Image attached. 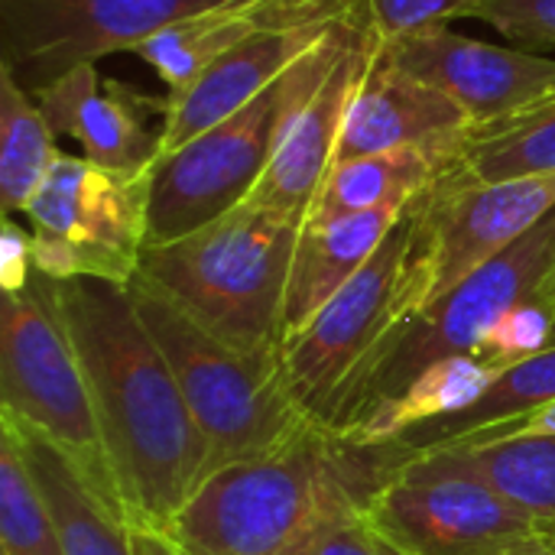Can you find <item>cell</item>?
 <instances>
[{
    "instance_id": "obj_4",
    "label": "cell",
    "mask_w": 555,
    "mask_h": 555,
    "mask_svg": "<svg viewBox=\"0 0 555 555\" xmlns=\"http://www.w3.org/2000/svg\"><path fill=\"white\" fill-rule=\"evenodd\" d=\"M364 20L367 3L341 20L250 104L153 163L146 247L182 241L250 198L296 111L315 94Z\"/></svg>"
},
{
    "instance_id": "obj_13",
    "label": "cell",
    "mask_w": 555,
    "mask_h": 555,
    "mask_svg": "<svg viewBox=\"0 0 555 555\" xmlns=\"http://www.w3.org/2000/svg\"><path fill=\"white\" fill-rule=\"evenodd\" d=\"M380 46L403 72L452 98L472 130L511 120L555 94V59L546 52L504 49L449 26L380 39Z\"/></svg>"
},
{
    "instance_id": "obj_19",
    "label": "cell",
    "mask_w": 555,
    "mask_h": 555,
    "mask_svg": "<svg viewBox=\"0 0 555 555\" xmlns=\"http://www.w3.org/2000/svg\"><path fill=\"white\" fill-rule=\"evenodd\" d=\"M0 429L16 442L23 465L46 498L65 555H137L130 524L88 488L78 465L55 442L10 416H0Z\"/></svg>"
},
{
    "instance_id": "obj_11",
    "label": "cell",
    "mask_w": 555,
    "mask_h": 555,
    "mask_svg": "<svg viewBox=\"0 0 555 555\" xmlns=\"http://www.w3.org/2000/svg\"><path fill=\"white\" fill-rule=\"evenodd\" d=\"M553 208L555 176L485 182L462 156L452 159L406 208L429 302L517 244Z\"/></svg>"
},
{
    "instance_id": "obj_26",
    "label": "cell",
    "mask_w": 555,
    "mask_h": 555,
    "mask_svg": "<svg viewBox=\"0 0 555 555\" xmlns=\"http://www.w3.org/2000/svg\"><path fill=\"white\" fill-rule=\"evenodd\" d=\"M462 159L485 182L555 176V94L511 120L472 130Z\"/></svg>"
},
{
    "instance_id": "obj_5",
    "label": "cell",
    "mask_w": 555,
    "mask_h": 555,
    "mask_svg": "<svg viewBox=\"0 0 555 555\" xmlns=\"http://www.w3.org/2000/svg\"><path fill=\"white\" fill-rule=\"evenodd\" d=\"M127 289L208 442L211 475L280 452L312 423L289 393L280 351L241 354L208 335L146 280L133 276Z\"/></svg>"
},
{
    "instance_id": "obj_7",
    "label": "cell",
    "mask_w": 555,
    "mask_h": 555,
    "mask_svg": "<svg viewBox=\"0 0 555 555\" xmlns=\"http://www.w3.org/2000/svg\"><path fill=\"white\" fill-rule=\"evenodd\" d=\"M0 403L3 416L55 442L88 488L127 520L55 280L39 270L26 289L3 293L0 302Z\"/></svg>"
},
{
    "instance_id": "obj_33",
    "label": "cell",
    "mask_w": 555,
    "mask_h": 555,
    "mask_svg": "<svg viewBox=\"0 0 555 555\" xmlns=\"http://www.w3.org/2000/svg\"><path fill=\"white\" fill-rule=\"evenodd\" d=\"M133 550L137 555H182V550L156 530H133Z\"/></svg>"
},
{
    "instance_id": "obj_9",
    "label": "cell",
    "mask_w": 555,
    "mask_h": 555,
    "mask_svg": "<svg viewBox=\"0 0 555 555\" xmlns=\"http://www.w3.org/2000/svg\"><path fill=\"white\" fill-rule=\"evenodd\" d=\"M33 224V267L55 280H107L127 286L146 250L150 172L124 176L59 156L26 208Z\"/></svg>"
},
{
    "instance_id": "obj_8",
    "label": "cell",
    "mask_w": 555,
    "mask_h": 555,
    "mask_svg": "<svg viewBox=\"0 0 555 555\" xmlns=\"http://www.w3.org/2000/svg\"><path fill=\"white\" fill-rule=\"evenodd\" d=\"M555 273V208L517 244L478 267L446 296L420 309L384 348L364 380L341 403L328 433L348 436L380 406L397 400L429 364L478 354L481 338L517 302L537 296Z\"/></svg>"
},
{
    "instance_id": "obj_27",
    "label": "cell",
    "mask_w": 555,
    "mask_h": 555,
    "mask_svg": "<svg viewBox=\"0 0 555 555\" xmlns=\"http://www.w3.org/2000/svg\"><path fill=\"white\" fill-rule=\"evenodd\" d=\"M0 555H65L62 537L16 442L0 429Z\"/></svg>"
},
{
    "instance_id": "obj_3",
    "label": "cell",
    "mask_w": 555,
    "mask_h": 555,
    "mask_svg": "<svg viewBox=\"0 0 555 555\" xmlns=\"http://www.w3.org/2000/svg\"><path fill=\"white\" fill-rule=\"evenodd\" d=\"M302 228V218L244 202L182 241L146 247L137 276L228 348L276 354Z\"/></svg>"
},
{
    "instance_id": "obj_14",
    "label": "cell",
    "mask_w": 555,
    "mask_h": 555,
    "mask_svg": "<svg viewBox=\"0 0 555 555\" xmlns=\"http://www.w3.org/2000/svg\"><path fill=\"white\" fill-rule=\"evenodd\" d=\"M33 98L49 130L55 137H75L85 159L101 169L143 176L163 156L169 101L101 78L98 65L65 72L52 85L33 91Z\"/></svg>"
},
{
    "instance_id": "obj_18",
    "label": "cell",
    "mask_w": 555,
    "mask_h": 555,
    "mask_svg": "<svg viewBox=\"0 0 555 555\" xmlns=\"http://www.w3.org/2000/svg\"><path fill=\"white\" fill-rule=\"evenodd\" d=\"M364 0H241L163 29L159 36L146 39L133 55H140L169 85V91H179L192 85L211 62H218L234 46L273 23L351 13Z\"/></svg>"
},
{
    "instance_id": "obj_32",
    "label": "cell",
    "mask_w": 555,
    "mask_h": 555,
    "mask_svg": "<svg viewBox=\"0 0 555 555\" xmlns=\"http://www.w3.org/2000/svg\"><path fill=\"white\" fill-rule=\"evenodd\" d=\"M33 270H36L33 267V234H26L23 228H16L7 218L3 234H0V286H3V293L26 289Z\"/></svg>"
},
{
    "instance_id": "obj_22",
    "label": "cell",
    "mask_w": 555,
    "mask_h": 555,
    "mask_svg": "<svg viewBox=\"0 0 555 555\" xmlns=\"http://www.w3.org/2000/svg\"><path fill=\"white\" fill-rule=\"evenodd\" d=\"M555 400V345H550L543 354H533L514 367H507L488 390L481 400H475L472 406L413 426L410 433H403L400 439H390L387 446L393 449V455L406 465L426 452H442L449 446H455L459 439L501 426V423H514L546 403Z\"/></svg>"
},
{
    "instance_id": "obj_10",
    "label": "cell",
    "mask_w": 555,
    "mask_h": 555,
    "mask_svg": "<svg viewBox=\"0 0 555 555\" xmlns=\"http://www.w3.org/2000/svg\"><path fill=\"white\" fill-rule=\"evenodd\" d=\"M364 524L406 555H507L550 540L537 520L442 452L406 462L367 504Z\"/></svg>"
},
{
    "instance_id": "obj_17",
    "label": "cell",
    "mask_w": 555,
    "mask_h": 555,
    "mask_svg": "<svg viewBox=\"0 0 555 555\" xmlns=\"http://www.w3.org/2000/svg\"><path fill=\"white\" fill-rule=\"evenodd\" d=\"M472 133L465 111L439 88L403 72L384 46H377L371 68L351 101L338 159L400 153V150H462Z\"/></svg>"
},
{
    "instance_id": "obj_36",
    "label": "cell",
    "mask_w": 555,
    "mask_h": 555,
    "mask_svg": "<svg viewBox=\"0 0 555 555\" xmlns=\"http://www.w3.org/2000/svg\"><path fill=\"white\" fill-rule=\"evenodd\" d=\"M546 286H550V293H555V273H553V280H550Z\"/></svg>"
},
{
    "instance_id": "obj_24",
    "label": "cell",
    "mask_w": 555,
    "mask_h": 555,
    "mask_svg": "<svg viewBox=\"0 0 555 555\" xmlns=\"http://www.w3.org/2000/svg\"><path fill=\"white\" fill-rule=\"evenodd\" d=\"M442 455L537 520L555 543V439H507L478 449H442Z\"/></svg>"
},
{
    "instance_id": "obj_35",
    "label": "cell",
    "mask_w": 555,
    "mask_h": 555,
    "mask_svg": "<svg viewBox=\"0 0 555 555\" xmlns=\"http://www.w3.org/2000/svg\"><path fill=\"white\" fill-rule=\"evenodd\" d=\"M380 543V550H384V555H406V553H400V550H393L390 543H384V540H377Z\"/></svg>"
},
{
    "instance_id": "obj_31",
    "label": "cell",
    "mask_w": 555,
    "mask_h": 555,
    "mask_svg": "<svg viewBox=\"0 0 555 555\" xmlns=\"http://www.w3.org/2000/svg\"><path fill=\"white\" fill-rule=\"evenodd\" d=\"M302 555H384V550L367 530L364 514H341L315 533Z\"/></svg>"
},
{
    "instance_id": "obj_16",
    "label": "cell",
    "mask_w": 555,
    "mask_h": 555,
    "mask_svg": "<svg viewBox=\"0 0 555 555\" xmlns=\"http://www.w3.org/2000/svg\"><path fill=\"white\" fill-rule=\"evenodd\" d=\"M358 10H351V13H358ZM351 13H325V16L273 23V26L254 33L250 39H244L241 46H234L218 62H211L192 85L169 91L163 153L179 150L202 130L215 127L218 120H224L234 111H241L244 104H250L257 94H263L283 72H289L306 52H312Z\"/></svg>"
},
{
    "instance_id": "obj_6",
    "label": "cell",
    "mask_w": 555,
    "mask_h": 555,
    "mask_svg": "<svg viewBox=\"0 0 555 555\" xmlns=\"http://www.w3.org/2000/svg\"><path fill=\"white\" fill-rule=\"evenodd\" d=\"M406 208L354 280L280 348L293 400L322 429L332 426L341 403L364 380L390 338L429 306V283L413 257Z\"/></svg>"
},
{
    "instance_id": "obj_12",
    "label": "cell",
    "mask_w": 555,
    "mask_h": 555,
    "mask_svg": "<svg viewBox=\"0 0 555 555\" xmlns=\"http://www.w3.org/2000/svg\"><path fill=\"white\" fill-rule=\"evenodd\" d=\"M241 0H0V65L33 94L78 65Z\"/></svg>"
},
{
    "instance_id": "obj_23",
    "label": "cell",
    "mask_w": 555,
    "mask_h": 555,
    "mask_svg": "<svg viewBox=\"0 0 555 555\" xmlns=\"http://www.w3.org/2000/svg\"><path fill=\"white\" fill-rule=\"evenodd\" d=\"M504 371L485 364L478 354H452L436 364H429L397 400L380 406L371 420H364L354 433L341 436L364 446H380L390 439H400L413 426L452 416L475 400L485 397V390L501 377Z\"/></svg>"
},
{
    "instance_id": "obj_21",
    "label": "cell",
    "mask_w": 555,
    "mask_h": 555,
    "mask_svg": "<svg viewBox=\"0 0 555 555\" xmlns=\"http://www.w3.org/2000/svg\"><path fill=\"white\" fill-rule=\"evenodd\" d=\"M462 150H400L335 163L306 224H325L380 208H406L452 159L462 156Z\"/></svg>"
},
{
    "instance_id": "obj_37",
    "label": "cell",
    "mask_w": 555,
    "mask_h": 555,
    "mask_svg": "<svg viewBox=\"0 0 555 555\" xmlns=\"http://www.w3.org/2000/svg\"><path fill=\"white\" fill-rule=\"evenodd\" d=\"M553 345H555V332H553Z\"/></svg>"
},
{
    "instance_id": "obj_1",
    "label": "cell",
    "mask_w": 555,
    "mask_h": 555,
    "mask_svg": "<svg viewBox=\"0 0 555 555\" xmlns=\"http://www.w3.org/2000/svg\"><path fill=\"white\" fill-rule=\"evenodd\" d=\"M55 293L127 524L163 533L211 478L208 442L127 286L78 276Z\"/></svg>"
},
{
    "instance_id": "obj_25",
    "label": "cell",
    "mask_w": 555,
    "mask_h": 555,
    "mask_svg": "<svg viewBox=\"0 0 555 555\" xmlns=\"http://www.w3.org/2000/svg\"><path fill=\"white\" fill-rule=\"evenodd\" d=\"M59 156L36 98L0 65V205L7 215L29 208Z\"/></svg>"
},
{
    "instance_id": "obj_15",
    "label": "cell",
    "mask_w": 555,
    "mask_h": 555,
    "mask_svg": "<svg viewBox=\"0 0 555 555\" xmlns=\"http://www.w3.org/2000/svg\"><path fill=\"white\" fill-rule=\"evenodd\" d=\"M377 46H380V36L367 13V20L358 26L341 59L325 75V81L296 111L270 169L263 172V179L257 182L247 202L309 221V211L338 159L351 101L371 68Z\"/></svg>"
},
{
    "instance_id": "obj_38",
    "label": "cell",
    "mask_w": 555,
    "mask_h": 555,
    "mask_svg": "<svg viewBox=\"0 0 555 555\" xmlns=\"http://www.w3.org/2000/svg\"><path fill=\"white\" fill-rule=\"evenodd\" d=\"M182 555H185V553H182Z\"/></svg>"
},
{
    "instance_id": "obj_34",
    "label": "cell",
    "mask_w": 555,
    "mask_h": 555,
    "mask_svg": "<svg viewBox=\"0 0 555 555\" xmlns=\"http://www.w3.org/2000/svg\"><path fill=\"white\" fill-rule=\"evenodd\" d=\"M507 555H555V543H550V540H540V543L520 546V550H514V553H507Z\"/></svg>"
},
{
    "instance_id": "obj_29",
    "label": "cell",
    "mask_w": 555,
    "mask_h": 555,
    "mask_svg": "<svg viewBox=\"0 0 555 555\" xmlns=\"http://www.w3.org/2000/svg\"><path fill=\"white\" fill-rule=\"evenodd\" d=\"M465 16L494 26L517 49H555V0H475Z\"/></svg>"
},
{
    "instance_id": "obj_2",
    "label": "cell",
    "mask_w": 555,
    "mask_h": 555,
    "mask_svg": "<svg viewBox=\"0 0 555 555\" xmlns=\"http://www.w3.org/2000/svg\"><path fill=\"white\" fill-rule=\"evenodd\" d=\"M400 468L387 442L309 423L280 452L215 472L163 533L185 555H302L328 520L364 514Z\"/></svg>"
},
{
    "instance_id": "obj_30",
    "label": "cell",
    "mask_w": 555,
    "mask_h": 555,
    "mask_svg": "<svg viewBox=\"0 0 555 555\" xmlns=\"http://www.w3.org/2000/svg\"><path fill=\"white\" fill-rule=\"evenodd\" d=\"M472 7L475 0H367V13L380 39L449 26V20L465 16Z\"/></svg>"
},
{
    "instance_id": "obj_28",
    "label": "cell",
    "mask_w": 555,
    "mask_h": 555,
    "mask_svg": "<svg viewBox=\"0 0 555 555\" xmlns=\"http://www.w3.org/2000/svg\"><path fill=\"white\" fill-rule=\"evenodd\" d=\"M555 332V293L543 286L537 296L517 302L501 322L481 338L478 358L498 371H507L533 354H543L553 345Z\"/></svg>"
},
{
    "instance_id": "obj_20",
    "label": "cell",
    "mask_w": 555,
    "mask_h": 555,
    "mask_svg": "<svg viewBox=\"0 0 555 555\" xmlns=\"http://www.w3.org/2000/svg\"><path fill=\"white\" fill-rule=\"evenodd\" d=\"M400 215L403 208H380L302 228L286 289L283 341L302 332L325 309V302L354 280V273L377 254Z\"/></svg>"
}]
</instances>
